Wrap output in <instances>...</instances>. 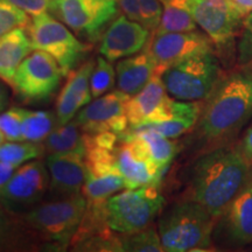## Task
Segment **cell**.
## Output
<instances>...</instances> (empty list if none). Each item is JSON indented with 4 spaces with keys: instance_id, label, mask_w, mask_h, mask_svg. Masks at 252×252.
Masks as SVG:
<instances>
[{
    "instance_id": "15",
    "label": "cell",
    "mask_w": 252,
    "mask_h": 252,
    "mask_svg": "<svg viewBox=\"0 0 252 252\" xmlns=\"http://www.w3.org/2000/svg\"><path fill=\"white\" fill-rule=\"evenodd\" d=\"M228 247H244L252 243V187L244 188L217 220L213 238Z\"/></svg>"
},
{
    "instance_id": "3",
    "label": "cell",
    "mask_w": 252,
    "mask_h": 252,
    "mask_svg": "<svg viewBox=\"0 0 252 252\" xmlns=\"http://www.w3.org/2000/svg\"><path fill=\"white\" fill-rule=\"evenodd\" d=\"M217 219L196 201L186 198L163 210L158 231L163 251H204L212 247Z\"/></svg>"
},
{
    "instance_id": "34",
    "label": "cell",
    "mask_w": 252,
    "mask_h": 252,
    "mask_svg": "<svg viewBox=\"0 0 252 252\" xmlns=\"http://www.w3.org/2000/svg\"><path fill=\"white\" fill-rule=\"evenodd\" d=\"M239 65L252 63V12L242 20V35L237 45Z\"/></svg>"
},
{
    "instance_id": "33",
    "label": "cell",
    "mask_w": 252,
    "mask_h": 252,
    "mask_svg": "<svg viewBox=\"0 0 252 252\" xmlns=\"http://www.w3.org/2000/svg\"><path fill=\"white\" fill-rule=\"evenodd\" d=\"M138 1H139L140 24L153 33L161 21V1L160 0H138Z\"/></svg>"
},
{
    "instance_id": "42",
    "label": "cell",
    "mask_w": 252,
    "mask_h": 252,
    "mask_svg": "<svg viewBox=\"0 0 252 252\" xmlns=\"http://www.w3.org/2000/svg\"><path fill=\"white\" fill-rule=\"evenodd\" d=\"M5 139H6V137H5V135H4V133H2V132L0 131V145H1V144H4Z\"/></svg>"
},
{
    "instance_id": "4",
    "label": "cell",
    "mask_w": 252,
    "mask_h": 252,
    "mask_svg": "<svg viewBox=\"0 0 252 252\" xmlns=\"http://www.w3.org/2000/svg\"><path fill=\"white\" fill-rule=\"evenodd\" d=\"M87 209L83 194L41 203L23 215L32 231L55 247H69Z\"/></svg>"
},
{
    "instance_id": "6",
    "label": "cell",
    "mask_w": 252,
    "mask_h": 252,
    "mask_svg": "<svg viewBox=\"0 0 252 252\" xmlns=\"http://www.w3.org/2000/svg\"><path fill=\"white\" fill-rule=\"evenodd\" d=\"M163 206L158 185L126 188L106 201L108 224L118 234H133L152 224Z\"/></svg>"
},
{
    "instance_id": "31",
    "label": "cell",
    "mask_w": 252,
    "mask_h": 252,
    "mask_svg": "<svg viewBox=\"0 0 252 252\" xmlns=\"http://www.w3.org/2000/svg\"><path fill=\"white\" fill-rule=\"evenodd\" d=\"M197 122L191 121V119H169V121L159 122V123H150V124H144L140 126H145V127L152 128L158 133H160L163 137L171 138V139H175V138L181 137L182 134L187 133L196 125Z\"/></svg>"
},
{
    "instance_id": "27",
    "label": "cell",
    "mask_w": 252,
    "mask_h": 252,
    "mask_svg": "<svg viewBox=\"0 0 252 252\" xmlns=\"http://www.w3.org/2000/svg\"><path fill=\"white\" fill-rule=\"evenodd\" d=\"M45 152L41 143L32 141H9L0 145V161L13 166H20L27 161L37 159Z\"/></svg>"
},
{
    "instance_id": "41",
    "label": "cell",
    "mask_w": 252,
    "mask_h": 252,
    "mask_svg": "<svg viewBox=\"0 0 252 252\" xmlns=\"http://www.w3.org/2000/svg\"><path fill=\"white\" fill-rule=\"evenodd\" d=\"M247 185L250 186V187H252V162L250 163V168H249V174H248Z\"/></svg>"
},
{
    "instance_id": "21",
    "label": "cell",
    "mask_w": 252,
    "mask_h": 252,
    "mask_svg": "<svg viewBox=\"0 0 252 252\" xmlns=\"http://www.w3.org/2000/svg\"><path fill=\"white\" fill-rule=\"evenodd\" d=\"M26 28H15L0 39V80L12 86L21 62L33 52Z\"/></svg>"
},
{
    "instance_id": "10",
    "label": "cell",
    "mask_w": 252,
    "mask_h": 252,
    "mask_svg": "<svg viewBox=\"0 0 252 252\" xmlns=\"http://www.w3.org/2000/svg\"><path fill=\"white\" fill-rule=\"evenodd\" d=\"M214 42L206 33L198 31L153 33L146 45V50L157 63L159 74L172 65L203 53L214 52Z\"/></svg>"
},
{
    "instance_id": "19",
    "label": "cell",
    "mask_w": 252,
    "mask_h": 252,
    "mask_svg": "<svg viewBox=\"0 0 252 252\" xmlns=\"http://www.w3.org/2000/svg\"><path fill=\"white\" fill-rule=\"evenodd\" d=\"M96 62L90 60L72 70L56 100V118L59 125H64L75 118L82 108L93 99L90 78Z\"/></svg>"
},
{
    "instance_id": "13",
    "label": "cell",
    "mask_w": 252,
    "mask_h": 252,
    "mask_svg": "<svg viewBox=\"0 0 252 252\" xmlns=\"http://www.w3.org/2000/svg\"><path fill=\"white\" fill-rule=\"evenodd\" d=\"M117 167L125 179L127 188L158 185L163 171L147 156L139 141L128 132L119 134V141L115 149Z\"/></svg>"
},
{
    "instance_id": "16",
    "label": "cell",
    "mask_w": 252,
    "mask_h": 252,
    "mask_svg": "<svg viewBox=\"0 0 252 252\" xmlns=\"http://www.w3.org/2000/svg\"><path fill=\"white\" fill-rule=\"evenodd\" d=\"M188 6L195 23L214 45L224 46L234 39L242 20L228 0H188Z\"/></svg>"
},
{
    "instance_id": "14",
    "label": "cell",
    "mask_w": 252,
    "mask_h": 252,
    "mask_svg": "<svg viewBox=\"0 0 252 252\" xmlns=\"http://www.w3.org/2000/svg\"><path fill=\"white\" fill-rule=\"evenodd\" d=\"M174 98L167 93L161 74L157 72L150 83L131 96L126 105L130 127L173 119Z\"/></svg>"
},
{
    "instance_id": "23",
    "label": "cell",
    "mask_w": 252,
    "mask_h": 252,
    "mask_svg": "<svg viewBox=\"0 0 252 252\" xmlns=\"http://www.w3.org/2000/svg\"><path fill=\"white\" fill-rule=\"evenodd\" d=\"M45 152L52 154L77 153L86 156L87 133L75 119L64 125H58L43 141Z\"/></svg>"
},
{
    "instance_id": "30",
    "label": "cell",
    "mask_w": 252,
    "mask_h": 252,
    "mask_svg": "<svg viewBox=\"0 0 252 252\" xmlns=\"http://www.w3.org/2000/svg\"><path fill=\"white\" fill-rule=\"evenodd\" d=\"M31 19L26 12L7 1L0 0V39L15 28H27Z\"/></svg>"
},
{
    "instance_id": "32",
    "label": "cell",
    "mask_w": 252,
    "mask_h": 252,
    "mask_svg": "<svg viewBox=\"0 0 252 252\" xmlns=\"http://www.w3.org/2000/svg\"><path fill=\"white\" fill-rule=\"evenodd\" d=\"M0 131L9 141H23L21 115L19 108L9 109L0 113Z\"/></svg>"
},
{
    "instance_id": "17",
    "label": "cell",
    "mask_w": 252,
    "mask_h": 252,
    "mask_svg": "<svg viewBox=\"0 0 252 252\" xmlns=\"http://www.w3.org/2000/svg\"><path fill=\"white\" fill-rule=\"evenodd\" d=\"M151 32L137 21L117 17L100 39L99 53L110 62L138 54L146 47Z\"/></svg>"
},
{
    "instance_id": "38",
    "label": "cell",
    "mask_w": 252,
    "mask_h": 252,
    "mask_svg": "<svg viewBox=\"0 0 252 252\" xmlns=\"http://www.w3.org/2000/svg\"><path fill=\"white\" fill-rule=\"evenodd\" d=\"M238 145L241 147V151L244 154V157L247 158L249 161L252 162V124L245 131L243 138H242Z\"/></svg>"
},
{
    "instance_id": "11",
    "label": "cell",
    "mask_w": 252,
    "mask_h": 252,
    "mask_svg": "<svg viewBox=\"0 0 252 252\" xmlns=\"http://www.w3.org/2000/svg\"><path fill=\"white\" fill-rule=\"evenodd\" d=\"M48 168L40 160L25 163L0 190V203L11 212L18 213L34 207L49 187Z\"/></svg>"
},
{
    "instance_id": "29",
    "label": "cell",
    "mask_w": 252,
    "mask_h": 252,
    "mask_svg": "<svg viewBox=\"0 0 252 252\" xmlns=\"http://www.w3.org/2000/svg\"><path fill=\"white\" fill-rule=\"evenodd\" d=\"M115 82L116 69L113 68L109 60H106L104 56H99L97 59L90 78L93 98H97V97L108 94V91L111 90L115 86Z\"/></svg>"
},
{
    "instance_id": "12",
    "label": "cell",
    "mask_w": 252,
    "mask_h": 252,
    "mask_svg": "<svg viewBox=\"0 0 252 252\" xmlns=\"http://www.w3.org/2000/svg\"><path fill=\"white\" fill-rule=\"evenodd\" d=\"M130 97L121 90L105 94L82 108L74 119L87 133L113 132L121 134L130 126L126 115Z\"/></svg>"
},
{
    "instance_id": "28",
    "label": "cell",
    "mask_w": 252,
    "mask_h": 252,
    "mask_svg": "<svg viewBox=\"0 0 252 252\" xmlns=\"http://www.w3.org/2000/svg\"><path fill=\"white\" fill-rule=\"evenodd\" d=\"M123 251L162 252L163 248L159 231L151 224L133 234H123Z\"/></svg>"
},
{
    "instance_id": "5",
    "label": "cell",
    "mask_w": 252,
    "mask_h": 252,
    "mask_svg": "<svg viewBox=\"0 0 252 252\" xmlns=\"http://www.w3.org/2000/svg\"><path fill=\"white\" fill-rule=\"evenodd\" d=\"M223 76L214 52L193 56L162 72L161 78L171 97L187 102H203Z\"/></svg>"
},
{
    "instance_id": "25",
    "label": "cell",
    "mask_w": 252,
    "mask_h": 252,
    "mask_svg": "<svg viewBox=\"0 0 252 252\" xmlns=\"http://www.w3.org/2000/svg\"><path fill=\"white\" fill-rule=\"evenodd\" d=\"M162 17L159 27L153 33L197 31V24L188 6V0H160Z\"/></svg>"
},
{
    "instance_id": "9",
    "label": "cell",
    "mask_w": 252,
    "mask_h": 252,
    "mask_svg": "<svg viewBox=\"0 0 252 252\" xmlns=\"http://www.w3.org/2000/svg\"><path fill=\"white\" fill-rule=\"evenodd\" d=\"M63 76L61 67L52 56L35 49L19 65L11 87L25 102L40 103L55 94Z\"/></svg>"
},
{
    "instance_id": "22",
    "label": "cell",
    "mask_w": 252,
    "mask_h": 252,
    "mask_svg": "<svg viewBox=\"0 0 252 252\" xmlns=\"http://www.w3.org/2000/svg\"><path fill=\"white\" fill-rule=\"evenodd\" d=\"M37 238L25 222L24 217L11 212L0 203V251L27 250L35 248L33 241Z\"/></svg>"
},
{
    "instance_id": "40",
    "label": "cell",
    "mask_w": 252,
    "mask_h": 252,
    "mask_svg": "<svg viewBox=\"0 0 252 252\" xmlns=\"http://www.w3.org/2000/svg\"><path fill=\"white\" fill-rule=\"evenodd\" d=\"M8 104V93L4 84L0 82V113L4 111Z\"/></svg>"
},
{
    "instance_id": "8",
    "label": "cell",
    "mask_w": 252,
    "mask_h": 252,
    "mask_svg": "<svg viewBox=\"0 0 252 252\" xmlns=\"http://www.w3.org/2000/svg\"><path fill=\"white\" fill-rule=\"evenodd\" d=\"M52 12L77 36L94 42L117 18L118 6L117 0H53Z\"/></svg>"
},
{
    "instance_id": "1",
    "label": "cell",
    "mask_w": 252,
    "mask_h": 252,
    "mask_svg": "<svg viewBox=\"0 0 252 252\" xmlns=\"http://www.w3.org/2000/svg\"><path fill=\"white\" fill-rule=\"evenodd\" d=\"M252 118V63L223 74L212 94L202 102L196 123L198 139L209 149L231 143Z\"/></svg>"
},
{
    "instance_id": "7",
    "label": "cell",
    "mask_w": 252,
    "mask_h": 252,
    "mask_svg": "<svg viewBox=\"0 0 252 252\" xmlns=\"http://www.w3.org/2000/svg\"><path fill=\"white\" fill-rule=\"evenodd\" d=\"M26 30L33 48L52 56L59 63L64 76L74 70L89 49L71 33L70 28L49 13L33 17Z\"/></svg>"
},
{
    "instance_id": "2",
    "label": "cell",
    "mask_w": 252,
    "mask_h": 252,
    "mask_svg": "<svg viewBox=\"0 0 252 252\" xmlns=\"http://www.w3.org/2000/svg\"><path fill=\"white\" fill-rule=\"evenodd\" d=\"M250 163L238 144L229 143L208 150L193 167L188 198L202 204L219 220L247 185Z\"/></svg>"
},
{
    "instance_id": "26",
    "label": "cell",
    "mask_w": 252,
    "mask_h": 252,
    "mask_svg": "<svg viewBox=\"0 0 252 252\" xmlns=\"http://www.w3.org/2000/svg\"><path fill=\"white\" fill-rule=\"evenodd\" d=\"M21 127L24 140L42 143L56 126L59 125L56 115L49 111H33L21 109Z\"/></svg>"
},
{
    "instance_id": "20",
    "label": "cell",
    "mask_w": 252,
    "mask_h": 252,
    "mask_svg": "<svg viewBox=\"0 0 252 252\" xmlns=\"http://www.w3.org/2000/svg\"><path fill=\"white\" fill-rule=\"evenodd\" d=\"M157 72V63L147 50L123 59L116 67L118 90L133 96L150 83Z\"/></svg>"
},
{
    "instance_id": "24",
    "label": "cell",
    "mask_w": 252,
    "mask_h": 252,
    "mask_svg": "<svg viewBox=\"0 0 252 252\" xmlns=\"http://www.w3.org/2000/svg\"><path fill=\"white\" fill-rule=\"evenodd\" d=\"M131 135L139 141L147 156L153 160L160 169L165 171L178 153V144L171 138L163 137L152 128L145 126L131 127L126 130Z\"/></svg>"
},
{
    "instance_id": "39",
    "label": "cell",
    "mask_w": 252,
    "mask_h": 252,
    "mask_svg": "<svg viewBox=\"0 0 252 252\" xmlns=\"http://www.w3.org/2000/svg\"><path fill=\"white\" fill-rule=\"evenodd\" d=\"M15 171H17V166L0 161V190L5 187V185L13 176Z\"/></svg>"
},
{
    "instance_id": "35",
    "label": "cell",
    "mask_w": 252,
    "mask_h": 252,
    "mask_svg": "<svg viewBox=\"0 0 252 252\" xmlns=\"http://www.w3.org/2000/svg\"><path fill=\"white\" fill-rule=\"evenodd\" d=\"M7 1L23 9L32 17L48 13L53 9V0H7Z\"/></svg>"
},
{
    "instance_id": "37",
    "label": "cell",
    "mask_w": 252,
    "mask_h": 252,
    "mask_svg": "<svg viewBox=\"0 0 252 252\" xmlns=\"http://www.w3.org/2000/svg\"><path fill=\"white\" fill-rule=\"evenodd\" d=\"M228 2L241 20L252 12V0H228Z\"/></svg>"
},
{
    "instance_id": "18",
    "label": "cell",
    "mask_w": 252,
    "mask_h": 252,
    "mask_svg": "<svg viewBox=\"0 0 252 252\" xmlns=\"http://www.w3.org/2000/svg\"><path fill=\"white\" fill-rule=\"evenodd\" d=\"M50 191L56 196L67 197L82 193L87 178L84 156L77 153L52 154L47 158Z\"/></svg>"
},
{
    "instance_id": "36",
    "label": "cell",
    "mask_w": 252,
    "mask_h": 252,
    "mask_svg": "<svg viewBox=\"0 0 252 252\" xmlns=\"http://www.w3.org/2000/svg\"><path fill=\"white\" fill-rule=\"evenodd\" d=\"M118 11L130 20L140 24L139 1L138 0H117Z\"/></svg>"
}]
</instances>
